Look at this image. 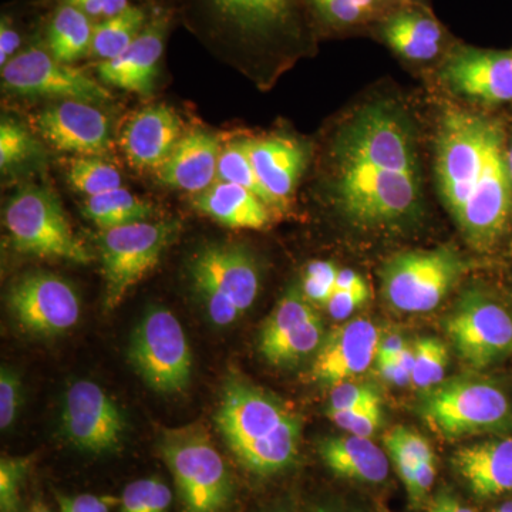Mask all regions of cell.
<instances>
[{
	"label": "cell",
	"instance_id": "obj_41",
	"mask_svg": "<svg viewBox=\"0 0 512 512\" xmlns=\"http://www.w3.org/2000/svg\"><path fill=\"white\" fill-rule=\"evenodd\" d=\"M22 380L15 370L3 366L0 370V427L8 430L15 423L22 403Z\"/></svg>",
	"mask_w": 512,
	"mask_h": 512
},
{
	"label": "cell",
	"instance_id": "obj_46",
	"mask_svg": "<svg viewBox=\"0 0 512 512\" xmlns=\"http://www.w3.org/2000/svg\"><path fill=\"white\" fill-rule=\"evenodd\" d=\"M22 45L23 36L10 25L8 20L2 18V22H0V64L2 67L19 52H22L20 50Z\"/></svg>",
	"mask_w": 512,
	"mask_h": 512
},
{
	"label": "cell",
	"instance_id": "obj_27",
	"mask_svg": "<svg viewBox=\"0 0 512 512\" xmlns=\"http://www.w3.org/2000/svg\"><path fill=\"white\" fill-rule=\"evenodd\" d=\"M94 25L82 10L56 0L43 32L47 52L64 64L89 57Z\"/></svg>",
	"mask_w": 512,
	"mask_h": 512
},
{
	"label": "cell",
	"instance_id": "obj_8",
	"mask_svg": "<svg viewBox=\"0 0 512 512\" xmlns=\"http://www.w3.org/2000/svg\"><path fill=\"white\" fill-rule=\"evenodd\" d=\"M128 360L154 392H183L191 382L192 353L180 320L165 308L148 309L130 336Z\"/></svg>",
	"mask_w": 512,
	"mask_h": 512
},
{
	"label": "cell",
	"instance_id": "obj_49",
	"mask_svg": "<svg viewBox=\"0 0 512 512\" xmlns=\"http://www.w3.org/2000/svg\"><path fill=\"white\" fill-rule=\"evenodd\" d=\"M404 348H406V345H404L403 340L399 336H389V338L379 343L376 359H393Z\"/></svg>",
	"mask_w": 512,
	"mask_h": 512
},
{
	"label": "cell",
	"instance_id": "obj_48",
	"mask_svg": "<svg viewBox=\"0 0 512 512\" xmlns=\"http://www.w3.org/2000/svg\"><path fill=\"white\" fill-rule=\"evenodd\" d=\"M367 288L365 278L357 274L353 269H339L338 278H336L335 291H355V289Z\"/></svg>",
	"mask_w": 512,
	"mask_h": 512
},
{
	"label": "cell",
	"instance_id": "obj_55",
	"mask_svg": "<svg viewBox=\"0 0 512 512\" xmlns=\"http://www.w3.org/2000/svg\"><path fill=\"white\" fill-rule=\"evenodd\" d=\"M507 161H508V170H510L511 181H512V146L510 151L507 153Z\"/></svg>",
	"mask_w": 512,
	"mask_h": 512
},
{
	"label": "cell",
	"instance_id": "obj_25",
	"mask_svg": "<svg viewBox=\"0 0 512 512\" xmlns=\"http://www.w3.org/2000/svg\"><path fill=\"white\" fill-rule=\"evenodd\" d=\"M319 454L325 466L345 480L382 484L389 477L387 454L365 437H329L319 444Z\"/></svg>",
	"mask_w": 512,
	"mask_h": 512
},
{
	"label": "cell",
	"instance_id": "obj_5",
	"mask_svg": "<svg viewBox=\"0 0 512 512\" xmlns=\"http://www.w3.org/2000/svg\"><path fill=\"white\" fill-rule=\"evenodd\" d=\"M188 271L205 311L220 328L237 322L258 298V265L241 245H207L192 256Z\"/></svg>",
	"mask_w": 512,
	"mask_h": 512
},
{
	"label": "cell",
	"instance_id": "obj_26",
	"mask_svg": "<svg viewBox=\"0 0 512 512\" xmlns=\"http://www.w3.org/2000/svg\"><path fill=\"white\" fill-rule=\"evenodd\" d=\"M194 207L202 214L234 229H262L271 222L272 211L238 184L217 181L208 190L195 195Z\"/></svg>",
	"mask_w": 512,
	"mask_h": 512
},
{
	"label": "cell",
	"instance_id": "obj_18",
	"mask_svg": "<svg viewBox=\"0 0 512 512\" xmlns=\"http://www.w3.org/2000/svg\"><path fill=\"white\" fill-rule=\"evenodd\" d=\"M444 80L454 92L483 103L512 100V53L458 47L448 57Z\"/></svg>",
	"mask_w": 512,
	"mask_h": 512
},
{
	"label": "cell",
	"instance_id": "obj_50",
	"mask_svg": "<svg viewBox=\"0 0 512 512\" xmlns=\"http://www.w3.org/2000/svg\"><path fill=\"white\" fill-rule=\"evenodd\" d=\"M437 512H476L457 501L456 498L448 494H441L433 505Z\"/></svg>",
	"mask_w": 512,
	"mask_h": 512
},
{
	"label": "cell",
	"instance_id": "obj_53",
	"mask_svg": "<svg viewBox=\"0 0 512 512\" xmlns=\"http://www.w3.org/2000/svg\"><path fill=\"white\" fill-rule=\"evenodd\" d=\"M262 512H291V510L284 507V505H276V507L268 508V510Z\"/></svg>",
	"mask_w": 512,
	"mask_h": 512
},
{
	"label": "cell",
	"instance_id": "obj_52",
	"mask_svg": "<svg viewBox=\"0 0 512 512\" xmlns=\"http://www.w3.org/2000/svg\"><path fill=\"white\" fill-rule=\"evenodd\" d=\"M309 512H340L335 510V508L323 507V505H318V507H313Z\"/></svg>",
	"mask_w": 512,
	"mask_h": 512
},
{
	"label": "cell",
	"instance_id": "obj_35",
	"mask_svg": "<svg viewBox=\"0 0 512 512\" xmlns=\"http://www.w3.org/2000/svg\"><path fill=\"white\" fill-rule=\"evenodd\" d=\"M173 503L170 487L158 477L141 478L124 488L120 512H168Z\"/></svg>",
	"mask_w": 512,
	"mask_h": 512
},
{
	"label": "cell",
	"instance_id": "obj_7",
	"mask_svg": "<svg viewBox=\"0 0 512 512\" xmlns=\"http://www.w3.org/2000/svg\"><path fill=\"white\" fill-rule=\"evenodd\" d=\"M5 224L12 247L20 254L92 262L93 255L74 234L56 195L45 188L29 185L20 190L9 201Z\"/></svg>",
	"mask_w": 512,
	"mask_h": 512
},
{
	"label": "cell",
	"instance_id": "obj_20",
	"mask_svg": "<svg viewBox=\"0 0 512 512\" xmlns=\"http://www.w3.org/2000/svg\"><path fill=\"white\" fill-rule=\"evenodd\" d=\"M376 30L397 56L413 63L433 62L447 46L446 29L417 2L387 13L377 20Z\"/></svg>",
	"mask_w": 512,
	"mask_h": 512
},
{
	"label": "cell",
	"instance_id": "obj_24",
	"mask_svg": "<svg viewBox=\"0 0 512 512\" xmlns=\"http://www.w3.org/2000/svg\"><path fill=\"white\" fill-rule=\"evenodd\" d=\"M453 464L477 497H498L512 491V439L461 447L454 453Z\"/></svg>",
	"mask_w": 512,
	"mask_h": 512
},
{
	"label": "cell",
	"instance_id": "obj_44",
	"mask_svg": "<svg viewBox=\"0 0 512 512\" xmlns=\"http://www.w3.org/2000/svg\"><path fill=\"white\" fill-rule=\"evenodd\" d=\"M86 13L94 23L113 18L134 5L133 0H62Z\"/></svg>",
	"mask_w": 512,
	"mask_h": 512
},
{
	"label": "cell",
	"instance_id": "obj_39",
	"mask_svg": "<svg viewBox=\"0 0 512 512\" xmlns=\"http://www.w3.org/2000/svg\"><path fill=\"white\" fill-rule=\"evenodd\" d=\"M329 417L336 426L352 436L370 439L382 424V403L369 404L346 412H329Z\"/></svg>",
	"mask_w": 512,
	"mask_h": 512
},
{
	"label": "cell",
	"instance_id": "obj_37",
	"mask_svg": "<svg viewBox=\"0 0 512 512\" xmlns=\"http://www.w3.org/2000/svg\"><path fill=\"white\" fill-rule=\"evenodd\" d=\"M32 457L3 456L0 460V512L22 511V490Z\"/></svg>",
	"mask_w": 512,
	"mask_h": 512
},
{
	"label": "cell",
	"instance_id": "obj_15",
	"mask_svg": "<svg viewBox=\"0 0 512 512\" xmlns=\"http://www.w3.org/2000/svg\"><path fill=\"white\" fill-rule=\"evenodd\" d=\"M447 333L461 359L484 369L512 353V318L503 306L470 295L447 322Z\"/></svg>",
	"mask_w": 512,
	"mask_h": 512
},
{
	"label": "cell",
	"instance_id": "obj_19",
	"mask_svg": "<svg viewBox=\"0 0 512 512\" xmlns=\"http://www.w3.org/2000/svg\"><path fill=\"white\" fill-rule=\"evenodd\" d=\"M380 333L375 323L355 319L336 329L318 350L311 369L316 382L336 386L362 375L379 349Z\"/></svg>",
	"mask_w": 512,
	"mask_h": 512
},
{
	"label": "cell",
	"instance_id": "obj_36",
	"mask_svg": "<svg viewBox=\"0 0 512 512\" xmlns=\"http://www.w3.org/2000/svg\"><path fill=\"white\" fill-rule=\"evenodd\" d=\"M39 153V144L25 127L3 120L0 126V167L3 171L26 163Z\"/></svg>",
	"mask_w": 512,
	"mask_h": 512
},
{
	"label": "cell",
	"instance_id": "obj_13",
	"mask_svg": "<svg viewBox=\"0 0 512 512\" xmlns=\"http://www.w3.org/2000/svg\"><path fill=\"white\" fill-rule=\"evenodd\" d=\"M214 35L239 42H269L298 36L299 0H190Z\"/></svg>",
	"mask_w": 512,
	"mask_h": 512
},
{
	"label": "cell",
	"instance_id": "obj_51",
	"mask_svg": "<svg viewBox=\"0 0 512 512\" xmlns=\"http://www.w3.org/2000/svg\"><path fill=\"white\" fill-rule=\"evenodd\" d=\"M30 512H50V510L42 501H36V503L32 505V508H30Z\"/></svg>",
	"mask_w": 512,
	"mask_h": 512
},
{
	"label": "cell",
	"instance_id": "obj_14",
	"mask_svg": "<svg viewBox=\"0 0 512 512\" xmlns=\"http://www.w3.org/2000/svg\"><path fill=\"white\" fill-rule=\"evenodd\" d=\"M63 436L86 453L117 450L126 433V420L116 402L99 384L79 380L67 389L62 412Z\"/></svg>",
	"mask_w": 512,
	"mask_h": 512
},
{
	"label": "cell",
	"instance_id": "obj_38",
	"mask_svg": "<svg viewBox=\"0 0 512 512\" xmlns=\"http://www.w3.org/2000/svg\"><path fill=\"white\" fill-rule=\"evenodd\" d=\"M384 446L393 461H409L419 464L420 461L434 460V451L429 441L416 431L406 427H394L384 436Z\"/></svg>",
	"mask_w": 512,
	"mask_h": 512
},
{
	"label": "cell",
	"instance_id": "obj_16",
	"mask_svg": "<svg viewBox=\"0 0 512 512\" xmlns=\"http://www.w3.org/2000/svg\"><path fill=\"white\" fill-rule=\"evenodd\" d=\"M35 126L57 151L101 157L111 148L110 121L93 103L63 100L40 111Z\"/></svg>",
	"mask_w": 512,
	"mask_h": 512
},
{
	"label": "cell",
	"instance_id": "obj_4",
	"mask_svg": "<svg viewBox=\"0 0 512 512\" xmlns=\"http://www.w3.org/2000/svg\"><path fill=\"white\" fill-rule=\"evenodd\" d=\"M336 161L339 202L357 224H394L419 210L420 174L363 158L336 156Z\"/></svg>",
	"mask_w": 512,
	"mask_h": 512
},
{
	"label": "cell",
	"instance_id": "obj_23",
	"mask_svg": "<svg viewBox=\"0 0 512 512\" xmlns=\"http://www.w3.org/2000/svg\"><path fill=\"white\" fill-rule=\"evenodd\" d=\"M220 138L204 130L190 131L178 141L170 158L158 168L161 183L198 195L217 183Z\"/></svg>",
	"mask_w": 512,
	"mask_h": 512
},
{
	"label": "cell",
	"instance_id": "obj_11",
	"mask_svg": "<svg viewBox=\"0 0 512 512\" xmlns=\"http://www.w3.org/2000/svg\"><path fill=\"white\" fill-rule=\"evenodd\" d=\"M9 311L20 328L36 336H59L79 322L82 303L74 286L62 276L32 271L10 286Z\"/></svg>",
	"mask_w": 512,
	"mask_h": 512
},
{
	"label": "cell",
	"instance_id": "obj_28",
	"mask_svg": "<svg viewBox=\"0 0 512 512\" xmlns=\"http://www.w3.org/2000/svg\"><path fill=\"white\" fill-rule=\"evenodd\" d=\"M154 5L147 2L134 3L130 8L113 18L101 20L94 25L90 59L107 62L116 59L133 45L153 16Z\"/></svg>",
	"mask_w": 512,
	"mask_h": 512
},
{
	"label": "cell",
	"instance_id": "obj_54",
	"mask_svg": "<svg viewBox=\"0 0 512 512\" xmlns=\"http://www.w3.org/2000/svg\"><path fill=\"white\" fill-rule=\"evenodd\" d=\"M495 512H512V501H508V503L501 505V507Z\"/></svg>",
	"mask_w": 512,
	"mask_h": 512
},
{
	"label": "cell",
	"instance_id": "obj_17",
	"mask_svg": "<svg viewBox=\"0 0 512 512\" xmlns=\"http://www.w3.org/2000/svg\"><path fill=\"white\" fill-rule=\"evenodd\" d=\"M173 20L174 9L156 3L150 22L133 45L116 59L97 64L101 82L141 96L153 92Z\"/></svg>",
	"mask_w": 512,
	"mask_h": 512
},
{
	"label": "cell",
	"instance_id": "obj_10",
	"mask_svg": "<svg viewBox=\"0 0 512 512\" xmlns=\"http://www.w3.org/2000/svg\"><path fill=\"white\" fill-rule=\"evenodd\" d=\"M461 272L460 259L447 249L407 252L384 269V296L396 311L430 312L444 301Z\"/></svg>",
	"mask_w": 512,
	"mask_h": 512
},
{
	"label": "cell",
	"instance_id": "obj_30",
	"mask_svg": "<svg viewBox=\"0 0 512 512\" xmlns=\"http://www.w3.org/2000/svg\"><path fill=\"white\" fill-rule=\"evenodd\" d=\"M312 305L313 303L303 295L302 289H289L266 319L264 328L261 330V336H259L261 353L313 318L318 312Z\"/></svg>",
	"mask_w": 512,
	"mask_h": 512
},
{
	"label": "cell",
	"instance_id": "obj_33",
	"mask_svg": "<svg viewBox=\"0 0 512 512\" xmlns=\"http://www.w3.org/2000/svg\"><path fill=\"white\" fill-rule=\"evenodd\" d=\"M325 336L322 319L316 313L308 322L293 330L284 339L262 352V356L275 366L293 365L320 349Z\"/></svg>",
	"mask_w": 512,
	"mask_h": 512
},
{
	"label": "cell",
	"instance_id": "obj_45",
	"mask_svg": "<svg viewBox=\"0 0 512 512\" xmlns=\"http://www.w3.org/2000/svg\"><path fill=\"white\" fill-rule=\"evenodd\" d=\"M330 2L343 6V8L355 10L367 19L377 20L382 19L393 9L407 5V3L417 2V0H330Z\"/></svg>",
	"mask_w": 512,
	"mask_h": 512
},
{
	"label": "cell",
	"instance_id": "obj_31",
	"mask_svg": "<svg viewBox=\"0 0 512 512\" xmlns=\"http://www.w3.org/2000/svg\"><path fill=\"white\" fill-rule=\"evenodd\" d=\"M217 181L238 184L247 188L264 202L269 210L276 212L274 201L262 187L261 181L255 173L254 165H252L247 147H245V138L231 141L222 146L220 160H218Z\"/></svg>",
	"mask_w": 512,
	"mask_h": 512
},
{
	"label": "cell",
	"instance_id": "obj_22",
	"mask_svg": "<svg viewBox=\"0 0 512 512\" xmlns=\"http://www.w3.org/2000/svg\"><path fill=\"white\" fill-rule=\"evenodd\" d=\"M245 147L275 211H285L305 170V148L288 137L245 138Z\"/></svg>",
	"mask_w": 512,
	"mask_h": 512
},
{
	"label": "cell",
	"instance_id": "obj_32",
	"mask_svg": "<svg viewBox=\"0 0 512 512\" xmlns=\"http://www.w3.org/2000/svg\"><path fill=\"white\" fill-rule=\"evenodd\" d=\"M66 170L69 184L87 197L123 187V177L119 170L100 157L72 158L67 163Z\"/></svg>",
	"mask_w": 512,
	"mask_h": 512
},
{
	"label": "cell",
	"instance_id": "obj_40",
	"mask_svg": "<svg viewBox=\"0 0 512 512\" xmlns=\"http://www.w3.org/2000/svg\"><path fill=\"white\" fill-rule=\"evenodd\" d=\"M376 403H382V399L375 387L369 384L343 382L333 386L329 412H346Z\"/></svg>",
	"mask_w": 512,
	"mask_h": 512
},
{
	"label": "cell",
	"instance_id": "obj_6",
	"mask_svg": "<svg viewBox=\"0 0 512 512\" xmlns=\"http://www.w3.org/2000/svg\"><path fill=\"white\" fill-rule=\"evenodd\" d=\"M178 231L177 221H144L101 229L99 249L107 312L119 308L127 293L156 268L165 249L177 239Z\"/></svg>",
	"mask_w": 512,
	"mask_h": 512
},
{
	"label": "cell",
	"instance_id": "obj_42",
	"mask_svg": "<svg viewBox=\"0 0 512 512\" xmlns=\"http://www.w3.org/2000/svg\"><path fill=\"white\" fill-rule=\"evenodd\" d=\"M60 512H110L120 500L111 495L79 494L73 497L57 495Z\"/></svg>",
	"mask_w": 512,
	"mask_h": 512
},
{
	"label": "cell",
	"instance_id": "obj_43",
	"mask_svg": "<svg viewBox=\"0 0 512 512\" xmlns=\"http://www.w3.org/2000/svg\"><path fill=\"white\" fill-rule=\"evenodd\" d=\"M370 298L369 286L355 291H338L336 289L330 296L326 309L333 319L343 320L352 316L357 309L362 308Z\"/></svg>",
	"mask_w": 512,
	"mask_h": 512
},
{
	"label": "cell",
	"instance_id": "obj_29",
	"mask_svg": "<svg viewBox=\"0 0 512 512\" xmlns=\"http://www.w3.org/2000/svg\"><path fill=\"white\" fill-rule=\"evenodd\" d=\"M82 210L84 217L101 229L148 221L154 212L150 202L141 200L124 187L87 197Z\"/></svg>",
	"mask_w": 512,
	"mask_h": 512
},
{
	"label": "cell",
	"instance_id": "obj_1",
	"mask_svg": "<svg viewBox=\"0 0 512 512\" xmlns=\"http://www.w3.org/2000/svg\"><path fill=\"white\" fill-rule=\"evenodd\" d=\"M215 423L239 464L256 476L282 473L298 457L302 433L298 414L241 377L231 376L225 382Z\"/></svg>",
	"mask_w": 512,
	"mask_h": 512
},
{
	"label": "cell",
	"instance_id": "obj_21",
	"mask_svg": "<svg viewBox=\"0 0 512 512\" xmlns=\"http://www.w3.org/2000/svg\"><path fill=\"white\" fill-rule=\"evenodd\" d=\"M183 121L170 107L158 104L138 111L121 133V150L138 170H158L183 138Z\"/></svg>",
	"mask_w": 512,
	"mask_h": 512
},
{
	"label": "cell",
	"instance_id": "obj_12",
	"mask_svg": "<svg viewBox=\"0 0 512 512\" xmlns=\"http://www.w3.org/2000/svg\"><path fill=\"white\" fill-rule=\"evenodd\" d=\"M2 82L8 92L20 96L52 97L104 103L110 93L83 70L60 63L46 47L29 46L2 67Z\"/></svg>",
	"mask_w": 512,
	"mask_h": 512
},
{
	"label": "cell",
	"instance_id": "obj_47",
	"mask_svg": "<svg viewBox=\"0 0 512 512\" xmlns=\"http://www.w3.org/2000/svg\"><path fill=\"white\" fill-rule=\"evenodd\" d=\"M377 367H379L380 375L387 382L397 384V386H406L407 383H412V376L407 373L403 367L397 365L393 359H376Z\"/></svg>",
	"mask_w": 512,
	"mask_h": 512
},
{
	"label": "cell",
	"instance_id": "obj_2",
	"mask_svg": "<svg viewBox=\"0 0 512 512\" xmlns=\"http://www.w3.org/2000/svg\"><path fill=\"white\" fill-rule=\"evenodd\" d=\"M436 150L441 200L456 221L503 153V134L490 121L451 109L441 120Z\"/></svg>",
	"mask_w": 512,
	"mask_h": 512
},
{
	"label": "cell",
	"instance_id": "obj_34",
	"mask_svg": "<svg viewBox=\"0 0 512 512\" xmlns=\"http://www.w3.org/2000/svg\"><path fill=\"white\" fill-rule=\"evenodd\" d=\"M413 349V386L417 389H431L441 384L450 360L447 346L437 338H421Z\"/></svg>",
	"mask_w": 512,
	"mask_h": 512
},
{
	"label": "cell",
	"instance_id": "obj_56",
	"mask_svg": "<svg viewBox=\"0 0 512 512\" xmlns=\"http://www.w3.org/2000/svg\"><path fill=\"white\" fill-rule=\"evenodd\" d=\"M430 512H437L436 510H434V508H431V511Z\"/></svg>",
	"mask_w": 512,
	"mask_h": 512
},
{
	"label": "cell",
	"instance_id": "obj_9",
	"mask_svg": "<svg viewBox=\"0 0 512 512\" xmlns=\"http://www.w3.org/2000/svg\"><path fill=\"white\" fill-rule=\"evenodd\" d=\"M424 419L447 439L501 429L510 403L498 387L476 380H454L436 387L421 407Z\"/></svg>",
	"mask_w": 512,
	"mask_h": 512
},
{
	"label": "cell",
	"instance_id": "obj_3",
	"mask_svg": "<svg viewBox=\"0 0 512 512\" xmlns=\"http://www.w3.org/2000/svg\"><path fill=\"white\" fill-rule=\"evenodd\" d=\"M160 453L173 474L184 512H227L235 485L227 463L200 424L165 430Z\"/></svg>",
	"mask_w": 512,
	"mask_h": 512
}]
</instances>
